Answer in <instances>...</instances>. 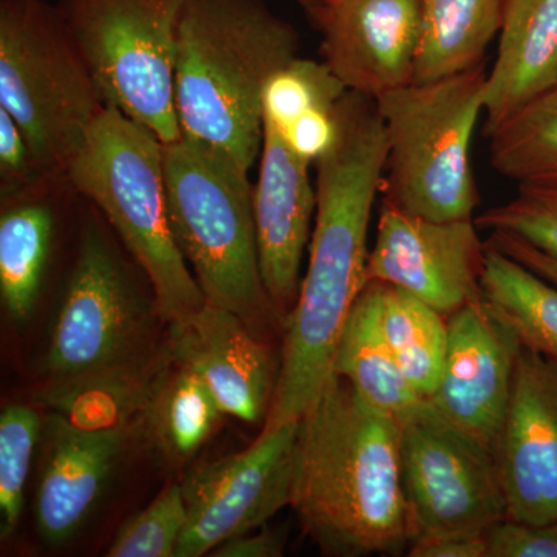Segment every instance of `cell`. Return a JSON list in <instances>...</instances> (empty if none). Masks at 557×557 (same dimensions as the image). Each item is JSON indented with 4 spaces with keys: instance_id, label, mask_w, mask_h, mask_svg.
Here are the masks:
<instances>
[{
    "instance_id": "obj_36",
    "label": "cell",
    "mask_w": 557,
    "mask_h": 557,
    "mask_svg": "<svg viewBox=\"0 0 557 557\" xmlns=\"http://www.w3.org/2000/svg\"><path fill=\"white\" fill-rule=\"evenodd\" d=\"M487 244L500 249L505 255L511 256L512 259L525 265L527 269L533 270L539 276L547 278L548 282L557 285L556 258L539 251L537 248L531 247L530 244L518 239V237L508 236V234L504 233H491Z\"/></svg>"
},
{
    "instance_id": "obj_9",
    "label": "cell",
    "mask_w": 557,
    "mask_h": 557,
    "mask_svg": "<svg viewBox=\"0 0 557 557\" xmlns=\"http://www.w3.org/2000/svg\"><path fill=\"white\" fill-rule=\"evenodd\" d=\"M153 314L160 317L156 302L141 295L119 248L90 223L44 357L49 383L84 379L148 354L156 347L148 343Z\"/></svg>"
},
{
    "instance_id": "obj_13",
    "label": "cell",
    "mask_w": 557,
    "mask_h": 557,
    "mask_svg": "<svg viewBox=\"0 0 557 557\" xmlns=\"http://www.w3.org/2000/svg\"><path fill=\"white\" fill-rule=\"evenodd\" d=\"M448 330L445 364L429 401L494 453L522 344L482 298L450 314Z\"/></svg>"
},
{
    "instance_id": "obj_38",
    "label": "cell",
    "mask_w": 557,
    "mask_h": 557,
    "mask_svg": "<svg viewBox=\"0 0 557 557\" xmlns=\"http://www.w3.org/2000/svg\"><path fill=\"white\" fill-rule=\"evenodd\" d=\"M295 2L298 3L300 9L306 10L310 17L317 11L325 9L330 3L335 2V0H295Z\"/></svg>"
},
{
    "instance_id": "obj_35",
    "label": "cell",
    "mask_w": 557,
    "mask_h": 557,
    "mask_svg": "<svg viewBox=\"0 0 557 557\" xmlns=\"http://www.w3.org/2000/svg\"><path fill=\"white\" fill-rule=\"evenodd\" d=\"M412 557H486L485 533H443L410 542Z\"/></svg>"
},
{
    "instance_id": "obj_30",
    "label": "cell",
    "mask_w": 557,
    "mask_h": 557,
    "mask_svg": "<svg viewBox=\"0 0 557 557\" xmlns=\"http://www.w3.org/2000/svg\"><path fill=\"white\" fill-rule=\"evenodd\" d=\"M188 511L182 485L170 483L149 507L121 525L108 557H175Z\"/></svg>"
},
{
    "instance_id": "obj_17",
    "label": "cell",
    "mask_w": 557,
    "mask_h": 557,
    "mask_svg": "<svg viewBox=\"0 0 557 557\" xmlns=\"http://www.w3.org/2000/svg\"><path fill=\"white\" fill-rule=\"evenodd\" d=\"M44 432L47 442L36 485V527L47 544L61 545L89 520L141 428H81L51 413Z\"/></svg>"
},
{
    "instance_id": "obj_20",
    "label": "cell",
    "mask_w": 557,
    "mask_h": 557,
    "mask_svg": "<svg viewBox=\"0 0 557 557\" xmlns=\"http://www.w3.org/2000/svg\"><path fill=\"white\" fill-rule=\"evenodd\" d=\"M67 177L47 175L30 188L2 199L0 295L14 322L27 321L38 302L57 233L54 197Z\"/></svg>"
},
{
    "instance_id": "obj_3",
    "label": "cell",
    "mask_w": 557,
    "mask_h": 557,
    "mask_svg": "<svg viewBox=\"0 0 557 557\" xmlns=\"http://www.w3.org/2000/svg\"><path fill=\"white\" fill-rule=\"evenodd\" d=\"M298 51L296 28L263 0H186L175 58L182 137L251 171L262 150L263 90Z\"/></svg>"
},
{
    "instance_id": "obj_16",
    "label": "cell",
    "mask_w": 557,
    "mask_h": 557,
    "mask_svg": "<svg viewBox=\"0 0 557 557\" xmlns=\"http://www.w3.org/2000/svg\"><path fill=\"white\" fill-rule=\"evenodd\" d=\"M310 164L289 148L276 127L263 123L252 208L263 287L281 317H288L298 299L300 267L317 212Z\"/></svg>"
},
{
    "instance_id": "obj_7",
    "label": "cell",
    "mask_w": 557,
    "mask_h": 557,
    "mask_svg": "<svg viewBox=\"0 0 557 557\" xmlns=\"http://www.w3.org/2000/svg\"><path fill=\"white\" fill-rule=\"evenodd\" d=\"M0 108L42 171L57 177H67L108 108L58 5L47 0H0Z\"/></svg>"
},
{
    "instance_id": "obj_22",
    "label": "cell",
    "mask_w": 557,
    "mask_h": 557,
    "mask_svg": "<svg viewBox=\"0 0 557 557\" xmlns=\"http://www.w3.org/2000/svg\"><path fill=\"white\" fill-rule=\"evenodd\" d=\"M383 282H366L341 330L333 375L373 408L401 421L424 401L403 375L383 330Z\"/></svg>"
},
{
    "instance_id": "obj_10",
    "label": "cell",
    "mask_w": 557,
    "mask_h": 557,
    "mask_svg": "<svg viewBox=\"0 0 557 557\" xmlns=\"http://www.w3.org/2000/svg\"><path fill=\"white\" fill-rule=\"evenodd\" d=\"M398 423L410 542L432 534L486 533L507 519L493 450L450 423L429 399Z\"/></svg>"
},
{
    "instance_id": "obj_11",
    "label": "cell",
    "mask_w": 557,
    "mask_h": 557,
    "mask_svg": "<svg viewBox=\"0 0 557 557\" xmlns=\"http://www.w3.org/2000/svg\"><path fill=\"white\" fill-rule=\"evenodd\" d=\"M300 418L263 428L242 453L200 465L186 475L185 531L175 557L211 555L230 539L263 528L292 500Z\"/></svg>"
},
{
    "instance_id": "obj_8",
    "label": "cell",
    "mask_w": 557,
    "mask_h": 557,
    "mask_svg": "<svg viewBox=\"0 0 557 557\" xmlns=\"http://www.w3.org/2000/svg\"><path fill=\"white\" fill-rule=\"evenodd\" d=\"M186 0H60L62 21L106 104L171 145L182 138L175 58Z\"/></svg>"
},
{
    "instance_id": "obj_28",
    "label": "cell",
    "mask_w": 557,
    "mask_h": 557,
    "mask_svg": "<svg viewBox=\"0 0 557 557\" xmlns=\"http://www.w3.org/2000/svg\"><path fill=\"white\" fill-rule=\"evenodd\" d=\"M347 91L324 61L296 57L271 76L263 90V123L287 131L306 113L336 109Z\"/></svg>"
},
{
    "instance_id": "obj_5",
    "label": "cell",
    "mask_w": 557,
    "mask_h": 557,
    "mask_svg": "<svg viewBox=\"0 0 557 557\" xmlns=\"http://www.w3.org/2000/svg\"><path fill=\"white\" fill-rule=\"evenodd\" d=\"M249 172L201 143L164 145V188L175 244L205 299L258 332L281 317L263 287Z\"/></svg>"
},
{
    "instance_id": "obj_34",
    "label": "cell",
    "mask_w": 557,
    "mask_h": 557,
    "mask_svg": "<svg viewBox=\"0 0 557 557\" xmlns=\"http://www.w3.org/2000/svg\"><path fill=\"white\" fill-rule=\"evenodd\" d=\"M338 108V106H336ZM336 109H318L296 120L287 131L281 132L289 148L309 163H317L336 139Z\"/></svg>"
},
{
    "instance_id": "obj_1",
    "label": "cell",
    "mask_w": 557,
    "mask_h": 557,
    "mask_svg": "<svg viewBox=\"0 0 557 557\" xmlns=\"http://www.w3.org/2000/svg\"><path fill=\"white\" fill-rule=\"evenodd\" d=\"M336 139L317 161L309 265L285 318L276 391L263 428L304 416L333 375L341 330L366 285L368 233L383 188L386 135L373 98L348 90Z\"/></svg>"
},
{
    "instance_id": "obj_12",
    "label": "cell",
    "mask_w": 557,
    "mask_h": 557,
    "mask_svg": "<svg viewBox=\"0 0 557 557\" xmlns=\"http://www.w3.org/2000/svg\"><path fill=\"white\" fill-rule=\"evenodd\" d=\"M474 219L432 220L383 201L366 282L417 296L445 317L482 298L487 245Z\"/></svg>"
},
{
    "instance_id": "obj_37",
    "label": "cell",
    "mask_w": 557,
    "mask_h": 557,
    "mask_svg": "<svg viewBox=\"0 0 557 557\" xmlns=\"http://www.w3.org/2000/svg\"><path fill=\"white\" fill-rule=\"evenodd\" d=\"M285 539L270 530L258 533L242 534V536L223 542L212 549L215 557H278L284 555Z\"/></svg>"
},
{
    "instance_id": "obj_18",
    "label": "cell",
    "mask_w": 557,
    "mask_h": 557,
    "mask_svg": "<svg viewBox=\"0 0 557 557\" xmlns=\"http://www.w3.org/2000/svg\"><path fill=\"white\" fill-rule=\"evenodd\" d=\"M175 361L207 383L225 416L245 423L265 421L278 366L256 330L233 311L212 304L180 324H170Z\"/></svg>"
},
{
    "instance_id": "obj_21",
    "label": "cell",
    "mask_w": 557,
    "mask_h": 557,
    "mask_svg": "<svg viewBox=\"0 0 557 557\" xmlns=\"http://www.w3.org/2000/svg\"><path fill=\"white\" fill-rule=\"evenodd\" d=\"M175 358L170 339L141 357L84 376L49 383L40 394L53 413L81 428H141L143 417Z\"/></svg>"
},
{
    "instance_id": "obj_4",
    "label": "cell",
    "mask_w": 557,
    "mask_h": 557,
    "mask_svg": "<svg viewBox=\"0 0 557 557\" xmlns=\"http://www.w3.org/2000/svg\"><path fill=\"white\" fill-rule=\"evenodd\" d=\"M75 194L104 215L148 278L168 324H180L207 304L172 236L161 139L108 108L95 121L67 171Z\"/></svg>"
},
{
    "instance_id": "obj_6",
    "label": "cell",
    "mask_w": 557,
    "mask_h": 557,
    "mask_svg": "<svg viewBox=\"0 0 557 557\" xmlns=\"http://www.w3.org/2000/svg\"><path fill=\"white\" fill-rule=\"evenodd\" d=\"M486 75L482 64L376 98L387 146L383 201L432 220L472 219L480 194L471 146Z\"/></svg>"
},
{
    "instance_id": "obj_25",
    "label": "cell",
    "mask_w": 557,
    "mask_h": 557,
    "mask_svg": "<svg viewBox=\"0 0 557 557\" xmlns=\"http://www.w3.org/2000/svg\"><path fill=\"white\" fill-rule=\"evenodd\" d=\"M482 299L522 347L557 361V285L486 244Z\"/></svg>"
},
{
    "instance_id": "obj_32",
    "label": "cell",
    "mask_w": 557,
    "mask_h": 557,
    "mask_svg": "<svg viewBox=\"0 0 557 557\" xmlns=\"http://www.w3.org/2000/svg\"><path fill=\"white\" fill-rule=\"evenodd\" d=\"M486 557H557V519L528 523L504 519L485 533Z\"/></svg>"
},
{
    "instance_id": "obj_24",
    "label": "cell",
    "mask_w": 557,
    "mask_h": 557,
    "mask_svg": "<svg viewBox=\"0 0 557 557\" xmlns=\"http://www.w3.org/2000/svg\"><path fill=\"white\" fill-rule=\"evenodd\" d=\"M223 416L207 383L175 361L150 399L141 432L170 467L180 468L203 448Z\"/></svg>"
},
{
    "instance_id": "obj_29",
    "label": "cell",
    "mask_w": 557,
    "mask_h": 557,
    "mask_svg": "<svg viewBox=\"0 0 557 557\" xmlns=\"http://www.w3.org/2000/svg\"><path fill=\"white\" fill-rule=\"evenodd\" d=\"M42 431V418L28 406L11 405L0 413V515L3 539L10 537L20 525L33 454Z\"/></svg>"
},
{
    "instance_id": "obj_23",
    "label": "cell",
    "mask_w": 557,
    "mask_h": 557,
    "mask_svg": "<svg viewBox=\"0 0 557 557\" xmlns=\"http://www.w3.org/2000/svg\"><path fill=\"white\" fill-rule=\"evenodd\" d=\"M504 0H421L412 83H432L483 64L500 32Z\"/></svg>"
},
{
    "instance_id": "obj_26",
    "label": "cell",
    "mask_w": 557,
    "mask_h": 557,
    "mask_svg": "<svg viewBox=\"0 0 557 557\" xmlns=\"http://www.w3.org/2000/svg\"><path fill=\"white\" fill-rule=\"evenodd\" d=\"M383 330L399 370L421 398L434 395L448 348V317L383 282Z\"/></svg>"
},
{
    "instance_id": "obj_2",
    "label": "cell",
    "mask_w": 557,
    "mask_h": 557,
    "mask_svg": "<svg viewBox=\"0 0 557 557\" xmlns=\"http://www.w3.org/2000/svg\"><path fill=\"white\" fill-rule=\"evenodd\" d=\"M289 507L325 555H399L409 547L398 420L338 375L300 417Z\"/></svg>"
},
{
    "instance_id": "obj_39",
    "label": "cell",
    "mask_w": 557,
    "mask_h": 557,
    "mask_svg": "<svg viewBox=\"0 0 557 557\" xmlns=\"http://www.w3.org/2000/svg\"><path fill=\"white\" fill-rule=\"evenodd\" d=\"M556 90H557V87H556Z\"/></svg>"
},
{
    "instance_id": "obj_31",
    "label": "cell",
    "mask_w": 557,
    "mask_h": 557,
    "mask_svg": "<svg viewBox=\"0 0 557 557\" xmlns=\"http://www.w3.org/2000/svg\"><path fill=\"white\" fill-rule=\"evenodd\" d=\"M475 223L491 233L518 237L557 259V185H520L511 200L487 209Z\"/></svg>"
},
{
    "instance_id": "obj_19",
    "label": "cell",
    "mask_w": 557,
    "mask_h": 557,
    "mask_svg": "<svg viewBox=\"0 0 557 557\" xmlns=\"http://www.w3.org/2000/svg\"><path fill=\"white\" fill-rule=\"evenodd\" d=\"M557 87V0H504L496 60L486 75L485 134Z\"/></svg>"
},
{
    "instance_id": "obj_15",
    "label": "cell",
    "mask_w": 557,
    "mask_h": 557,
    "mask_svg": "<svg viewBox=\"0 0 557 557\" xmlns=\"http://www.w3.org/2000/svg\"><path fill=\"white\" fill-rule=\"evenodd\" d=\"M310 20L322 61L347 90L376 100L412 83L421 0H335Z\"/></svg>"
},
{
    "instance_id": "obj_27",
    "label": "cell",
    "mask_w": 557,
    "mask_h": 557,
    "mask_svg": "<svg viewBox=\"0 0 557 557\" xmlns=\"http://www.w3.org/2000/svg\"><path fill=\"white\" fill-rule=\"evenodd\" d=\"M494 170L520 185H557V90L512 113L487 134Z\"/></svg>"
},
{
    "instance_id": "obj_14",
    "label": "cell",
    "mask_w": 557,
    "mask_h": 557,
    "mask_svg": "<svg viewBox=\"0 0 557 557\" xmlns=\"http://www.w3.org/2000/svg\"><path fill=\"white\" fill-rule=\"evenodd\" d=\"M498 472L507 518L557 519V361L522 347L498 437Z\"/></svg>"
},
{
    "instance_id": "obj_33",
    "label": "cell",
    "mask_w": 557,
    "mask_h": 557,
    "mask_svg": "<svg viewBox=\"0 0 557 557\" xmlns=\"http://www.w3.org/2000/svg\"><path fill=\"white\" fill-rule=\"evenodd\" d=\"M13 116L0 108V196H14L47 177Z\"/></svg>"
}]
</instances>
